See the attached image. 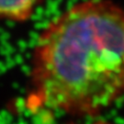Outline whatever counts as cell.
Wrapping results in <instances>:
<instances>
[{
    "instance_id": "1",
    "label": "cell",
    "mask_w": 124,
    "mask_h": 124,
    "mask_svg": "<svg viewBox=\"0 0 124 124\" xmlns=\"http://www.w3.org/2000/svg\"><path fill=\"white\" fill-rule=\"evenodd\" d=\"M31 106L94 117L124 96V8L74 5L41 31L31 70Z\"/></svg>"
},
{
    "instance_id": "2",
    "label": "cell",
    "mask_w": 124,
    "mask_h": 124,
    "mask_svg": "<svg viewBox=\"0 0 124 124\" xmlns=\"http://www.w3.org/2000/svg\"><path fill=\"white\" fill-rule=\"evenodd\" d=\"M41 2L42 0H0V19L26 21Z\"/></svg>"
},
{
    "instance_id": "3",
    "label": "cell",
    "mask_w": 124,
    "mask_h": 124,
    "mask_svg": "<svg viewBox=\"0 0 124 124\" xmlns=\"http://www.w3.org/2000/svg\"><path fill=\"white\" fill-rule=\"evenodd\" d=\"M68 124H76V123H68ZM89 124H113V123L108 122V121H103V120H98V121H95V122H92V123H89Z\"/></svg>"
}]
</instances>
